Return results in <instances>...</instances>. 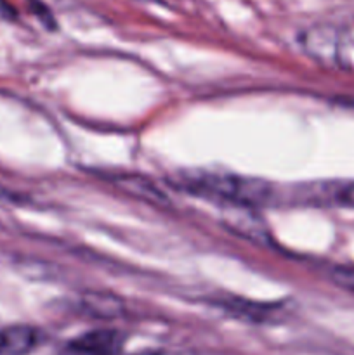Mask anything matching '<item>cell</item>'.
I'll return each mask as SVG.
<instances>
[{
  "instance_id": "cell-3",
  "label": "cell",
  "mask_w": 354,
  "mask_h": 355,
  "mask_svg": "<svg viewBox=\"0 0 354 355\" xmlns=\"http://www.w3.org/2000/svg\"><path fill=\"white\" fill-rule=\"evenodd\" d=\"M120 349V335L104 329L87 333L69 345V352L73 355H118Z\"/></svg>"
},
{
  "instance_id": "cell-1",
  "label": "cell",
  "mask_w": 354,
  "mask_h": 355,
  "mask_svg": "<svg viewBox=\"0 0 354 355\" xmlns=\"http://www.w3.org/2000/svg\"><path fill=\"white\" fill-rule=\"evenodd\" d=\"M189 189L200 191L208 196L221 198L233 203H255L267 196V189L262 182L245 177L222 175V173H189L183 179Z\"/></svg>"
},
{
  "instance_id": "cell-4",
  "label": "cell",
  "mask_w": 354,
  "mask_h": 355,
  "mask_svg": "<svg viewBox=\"0 0 354 355\" xmlns=\"http://www.w3.org/2000/svg\"><path fill=\"white\" fill-rule=\"evenodd\" d=\"M135 355H169V354L156 352V350H144V352H139V354H135Z\"/></svg>"
},
{
  "instance_id": "cell-2",
  "label": "cell",
  "mask_w": 354,
  "mask_h": 355,
  "mask_svg": "<svg viewBox=\"0 0 354 355\" xmlns=\"http://www.w3.org/2000/svg\"><path fill=\"white\" fill-rule=\"evenodd\" d=\"M40 342V333L31 326L16 324L0 329V355H28Z\"/></svg>"
}]
</instances>
